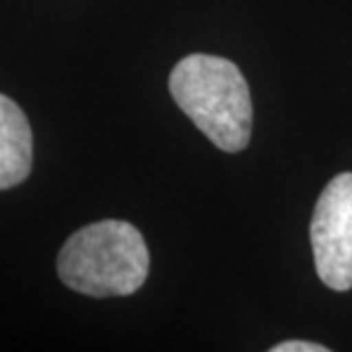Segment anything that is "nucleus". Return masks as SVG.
I'll use <instances>...</instances> for the list:
<instances>
[{
  "label": "nucleus",
  "mask_w": 352,
  "mask_h": 352,
  "mask_svg": "<svg viewBox=\"0 0 352 352\" xmlns=\"http://www.w3.org/2000/svg\"><path fill=\"white\" fill-rule=\"evenodd\" d=\"M149 248L126 220H101L67 238L58 254L62 284L89 298H124L149 277Z\"/></svg>",
  "instance_id": "2"
},
{
  "label": "nucleus",
  "mask_w": 352,
  "mask_h": 352,
  "mask_svg": "<svg viewBox=\"0 0 352 352\" xmlns=\"http://www.w3.org/2000/svg\"><path fill=\"white\" fill-rule=\"evenodd\" d=\"M32 170V129L16 101L0 94V190L23 183Z\"/></svg>",
  "instance_id": "4"
},
{
  "label": "nucleus",
  "mask_w": 352,
  "mask_h": 352,
  "mask_svg": "<svg viewBox=\"0 0 352 352\" xmlns=\"http://www.w3.org/2000/svg\"><path fill=\"white\" fill-rule=\"evenodd\" d=\"M316 272L332 291L352 288V172L336 174L316 201L311 217Z\"/></svg>",
  "instance_id": "3"
},
{
  "label": "nucleus",
  "mask_w": 352,
  "mask_h": 352,
  "mask_svg": "<svg viewBox=\"0 0 352 352\" xmlns=\"http://www.w3.org/2000/svg\"><path fill=\"white\" fill-rule=\"evenodd\" d=\"M270 352H329V348L314 341H281L272 346Z\"/></svg>",
  "instance_id": "5"
},
{
  "label": "nucleus",
  "mask_w": 352,
  "mask_h": 352,
  "mask_svg": "<svg viewBox=\"0 0 352 352\" xmlns=\"http://www.w3.org/2000/svg\"><path fill=\"white\" fill-rule=\"evenodd\" d=\"M176 105L220 151L248 149L254 124L250 85L234 62L220 55H186L170 74Z\"/></svg>",
  "instance_id": "1"
}]
</instances>
